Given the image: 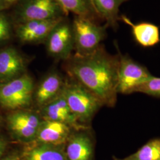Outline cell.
<instances>
[{
  "mask_svg": "<svg viewBox=\"0 0 160 160\" xmlns=\"http://www.w3.org/2000/svg\"><path fill=\"white\" fill-rule=\"evenodd\" d=\"M48 53L55 59H68L74 49V40L72 23L66 17L52 30L45 42Z\"/></svg>",
  "mask_w": 160,
  "mask_h": 160,
  "instance_id": "cell-7",
  "label": "cell"
},
{
  "mask_svg": "<svg viewBox=\"0 0 160 160\" xmlns=\"http://www.w3.org/2000/svg\"><path fill=\"white\" fill-rule=\"evenodd\" d=\"M63 96L69 107L80 125L90 127L92 120L98 110L103 106L102 103L77 81H65Z\"/></svg>",
  "mask_w": 160,
  "mask_h": 160,
  "instance_id": "cell-2",
  "label": "cell"
},
{
  "mask_svg": "<svg viewBox=\"0 0 160 160\" xmlns=\"http://www.w3.org/2000/svg\"><path fill=\"white\" fill-rule=\"evenodd\" d=\"M28 62V58L14 47L0 49V84L26 73Z\"/></svg>",
  "mask_w": 160,
  "mask_h": 160,
  "instance_id": "cell-11",
  "label": "cell"
},
{
  "mask_svg": "<svg viewBox=\"0 0 160 160\" xmlns=\"http://www.w3.org/2000/svg\"><path fill=\"white\" fill-rule=\"evenodd\" d=\"M39 114L43 120L63 123L74 130L90 128L82 126L78 123L69 108L62 92L56 99L40 108Z\"/></svg>",
  "mask_w": 160,
  "mask_h": 160,
  "instance_id": "cell-13",
  "label": "cell"
},
{
  "mask_svg": "<svg viewBox=\"0 0 160 160\" xmlns=\"http://www.w3.org/2000/svg\"><path fill=\"white\" fill-rule=\"evenodd\" d=\"M0 160H22L20 155L10 154L4 157Z\"/></svg>",
  "mask_w": 160,
  "mask_h": 160,
  "instance_id": "cell-23",
  "label": "cell"
},
{
  "mask_svg": "<svg viewBox=\"0 0 160 160\" xmlns=\"http://www.w3.org/2000/svg\"><path fill=\"white\" fill-rule=\"evenodd\" d=\"M95 139L87 128L72 132L65 145L67 160H95Z\"/></svg>",
  "mask_w": 160,
  "mask_h": 160,
  "instance_id": "cell-9",
  "label": "cell"
},
{
  "mask_svg": "<svg viewBox=\"0 0 160 160\" xmlns=\"http://www.w3.org/2000/svg\"><path fill=\"white\" fill-rule=\"evenodd\" d=\"M72 129L71 127L63 123L42 119L33 143L53 145H65Z\"/></svg>",
  "mask_w": 160,
  "mask_h": 160,
  "instance_id": "cell-14",
  "label": "cell"
},
{
  "mask_svg": "<svg viewBox=\"0 0 160 160\" xmlns=\"http://www.w3.org/2000/svg\"><path fill=\"white\" fill-rule=\"evenodd\" d=\"M65 62V69L70 77L91 92L103 106L114 107L118 93V53L110 55L101 44L91 53L75 54Z\"/></svg>",
  "mask_w": 160,
  "mask_h": 160,
  "instance_id": "cell-1",
  "label": "cell"
},
{
  "mask_svg": "<svg viewBox=\"0 0 160 160\" xmlns=\"http://www.w3.org/2000/svg\"><path fill=\"white\" fill-rule=\"evenodd\" d=\"M14 31L11 18L4 12H0V45L10 40Z\"/></svg>",
  "mask_w": 160,
  "mask_h": 160,
  "instance_id": "cell-21",
  "label": "cell"
},
{
  "mask_svg": "<svg viewBox=\"0 0 160 160\" xmlns=\"http://www.w3.org/2000/svg\"><path fill=\"white\" fill-rule=\"evenodd\" d=\"M34 90L33 80L26 72L0 84V104L14 111L26 109L33 102Z\"/></svg>",
  "mask_w": 160,
  "mask_h": 160,
  "instance_id": "cell-4",
  "label": "cell"
},
{
  "mask_svg": "<svg viewBox=\"0 0 160 160\" xmlns=\"http://www.w3.org/2000/svg\"><path fill=\"white\" fill-rule=\"evenodd\" d=\"M7 147V142L6 139L2 137H0V160L4 154Z\"/></svg>",
  "mask_w": 160,
  "mask_h": 160,
  "instance_id": "cell-22",
  "label": "cell"
},
{
  "mask_svg": "<svg viewBox=\"0 0 160 160\" xmlns=\"http://www.w3.org/2000/svg\"><path fill=\"white\" fill-rule=\"evenodd\" d=\"M55 1L67 15L69 12H72L75 16L87 18L97 23L103 20L97 13L91 0Z\"/></svg>",
  "mask_w": 160,
  "mask_h": 160,
  "instance_id": "cell-18",
  "label": "cell"
},
{
  "mask_svg": "<svg viewBox=\"0 0 160 160\" xmlns=\"http://www.w3.org/2000/svg\"><path fill=\"white\" fill-rule=\"evenodd\" d=\"M97 13L106 24L114 30L118 28L120 6L128 0H91Z\"/></svg>",
  "mask_w": 160,
  "mask_h": 160,
  "instance_id": "cell-17",
  "label": "cell"
},
{
  "mask_svg": "<svg viewBox=\"0 0 160 160\" xmlns=\"http://www.w3.org/2000/svg\"><path fill=\"white\" fill-rule=\"evenodd\" d=\"M65 83V81L58 71H51L34 90L33 101L39 109L42 108L62 94Z\"/></svg>",
  "mask_w": 160,
  "mask_h": 160,
  "instance_id": "cell-12",
  "label": "cell"
},
{
  "mask_svg": "<svg viewBox=\"0 0 160 160\" xmlns=\"http://www.w3.org/2000/svg\"><path fill=\"white\" fill-rule=\"evenodd\" d=\"M119 20L129 25L132 29L135 41L144 48L155 46L160 42V30L158 27L150 23L134 24L128 17L121 15Z\"/></svg>",
  "mask_w": 160,
  "mask_h": 160,
  "instance_id": "cell-16",
  "label": "cell"
},
{
  "mask_svg": "<svg viewBox=\"0 0 160 160\" xmlns=\"http://www.w3.org/2000/svg\"><path fill=\"white\" fill-rule=\"evenodd\" d=\"M10 7H9L5 3H4L3 2H2L1 1H0V12H4V10L9 8Z\"/></svg>",
  "mask_w": 160,
  "mask_h": 160,
  "instance_id": "cell-25",
  "label": "cell"
},
{
  "mask_svg": "<svg viewBox=\"0 0 160 160\" xmlns=\"http://www.w3.org/2000/svg\"><path fill=\"white\" fill-rule=\"evenodd\" d=\"M72 26L75 55L82 56L93 52L107 36L106 24L101 26L87 18L75 16Z\"/></svg>",
  "mask_w": 160,
  "mask_h": 160,
  "instance_id": "cell-3",
  "label": "cell"
},
{
  "mask_svg": "<svg viewBox=\"0 0 160 160\" xmlns=\"http://www.w3.org/2000/svg\"><path fill=\"white\" fill-rule=\"evenodd\" d=\"M112 160H160V138L150 139L132 154L123 158L113 157Z\"/></svg>",
  "mask_w": 160,
  "mask_h": 160,
  "instance_id": "cell-19",
  "label": "cell"
},
{
  "mask_svg": "<svg viewBox=\"0 0 160 160\" xmlns=\"http://www.w3.org/2000/svg\"><path fill=\"white\" fill-rule=\"evenodd\" d=\"M4 3L6 4L7 5L11 7L13 4H17L19 2H20L22 0H0Z\"/></svg>",
  "mask_w": 160,
  "mask_h": 160,
  "instance_id": "cell-24",
  "label": "cell"
},
{
  "mask_svg": "<svg viewBox=\"0 0 160 160\" xmlns=\"http://www.w3.org/2000/svg\"><path fill=\"white\" fill-rule=\"evenodd\" d=\"M63 17L45 20H33L16 24L14 33L19 41L24 44L44 43L52 30Z\"/></svg>",
  "mask_w": 160,
  "mask_h": 160,
  "instance_id": "cell-10",
  "label": "cell"
},
{
  "mask_svg": "<svg viewBox=\"0 0 160 160\" xmlns=\"http://www.w3.org/2000/svg\"><path fill=\"white\" fill-rule=\"evenodd\" d=\"M67 16L55 0H22L17 4L13 20L18 24Z\"/></svg>",
  "mask_w": 160,
  "mask_h": 160,
  "instance_id": "cell-5",
  "label": "cell"
},
{
  "mask_svg": "<svg viewBox=\"0 0 160 160\" xmlns=\"http://www.w3.org/2000/svg\"><path fill=\"white\" fill-rule=\"evenodd\" d=\"M139 92L150 96L160 97V78L152 76L148 80L139 85L135 92Z\"/></svg>",
  "mask_w": 160,
  "mask_h": 160,
  "instance_id": "cell-20",
  "label": "cell"
},
{
  "mask_svg": "<svg viewBox=\"0 0 160 160\" xmlns=\"http://www.w3.org/2000/svg\"><path fill=\"white\" fill-rule=\"evenodd\" d=\"M65 145L29 143L24 147L20 155L22 160H67Z\"/></svg>",
  "mask_w": 160,
  "mask_h": 160,
  "instance_id": "cell-15",
  "label": "cell"
},
{
  "mask_svg": "<svg viewBox=\"0 0 160 160\" xmlns=\"http://www.w3.org/2000/svg\"><path fill=\"white\" fill-rule=\"evenodd\" d=\"M1 124H2V118H1V116L0 115V126L1 125Z\"/></svg>",
  "mask_w": 160,
  "mask_h": 160,
  "instance_id": "cell-26",
  "label": "cell"
},
{
  "mask_svg": "<svg viewBox=\"0 0 160 160\" xmlns=\"http://www.w3.org/2000/svg\"><path fill=\"white\" fill-rule=\"evenodd\" d=\"M42 120L40 114L22 109L9 114L7 123L12 137L27 145L34 142Z\"/></svg>",
  "mask_w": 160,
  "mask_h": 160,
  "instance_id": "cell-8",
  "label": "cell"
},
{
  "mask_svg": "<svg viewBox=\"0 0 160 160\" xmlns=\"http://www.w3.org/2000/svg\"><path fill=\"white\" fill-rule=\"evenodd\" d=\"M116 46L119 57L118 92L123 94H130L135 92L138 87L152 75L145 66L134 61L128 54H122L117 44Z\"/></svg>",
  "mask_w": 160,
  "mask_h": 160,
  "instance_id": "cell-6",
  "label": "cell"
}]
</instances>
